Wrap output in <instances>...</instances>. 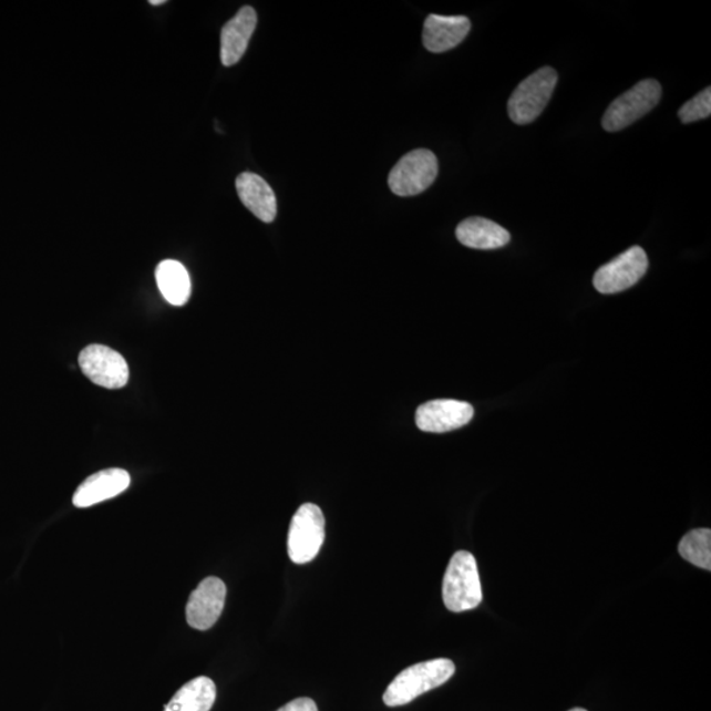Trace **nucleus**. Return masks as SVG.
Returning a JSON list of instances; mask_svg holds the SVG:
<instances>
[{"label": "nucleus", "instance_id": "obj_1", "mask_svg": "<svg viewBox=\"0 0 711 711\" xmlns=\"http://www.w3.org/2000/svg\"><path fill=\"white\" fill-rule=\"evenodd\" d=\"M455 671L456 667L450 659H434L411 666L388 687L383 702L390 708L408 705L418 697L445 684Z\"/></svg>", "mask_w": 711, "mask_h": 711}, {"label": "nucleus", "instance_id": "obj_2", "mask_svg": "<svg viewBox=\"0 0 711 711\" xmlns=\"http://www.w3.org/2000/svg\"><path fill=\"white\" fill-rule=\"evenodd\" d=\"M443 601L453 612L473 610L483 602L477 561L468 550H457L451 557L443 580Z\"/></svg>", "mask_w": 711, "mask_h": 711}, {"label": "nucleus", "instance_id": "obj_3", "mask_svg": "<svg viewBox=\"0 0 711 711\" xmlns=\"http://www.w3.org/2000/svg\"><path fill=\"white\" fill-rule=\"evenodd\" d=\"M557 85L555 69L545 66L523 80L507 103L508 116L515 124L533 123L545 111Z\"/></svg>", "mask_w": 711, "mask_h": 711}, {"label": "nucleus", "instance_id": "obj_4", "mask_svg": "<svg viewBox=\"0 0 711 711\" xmlns=\"http://www.w3.org/2000/svg\"><path fill=\"white\" fill-rule=\"evenodd\" d=\"M661 100V86L657 80H643L617 97L602 118V127L617 132L629 127L658 106Z\"/></svg>", "mask_w": 711, "mask_h": 711}, {"label": "nucleus", "instance_id": "obj_5", "mask_svg": "<svg viewBox=\"0 0 711 711\" xmlns=\"http://www.w3.org/2000/svg\"><path fill=\"white\" fill-rule=\"evenodd\" d=\"M326 538V519L320 507L305 504L298 508L290 523L288 553L296 564L316 559Z\"/></svg>", "mask_w": 711, "mask_h": 711}, {"label": "nucleus", "instance_id": "obj_6", "mask_svg": "<svg viewBox=\"0 0 711 711\" xmlns=\"http://www.w3.org/2000/svg\"><path fill=\"white\" fill-rule=\"evenodd\" d=\"M437 158L429 150H415L404 155L389 174V186L399 197H414L427 190L437 177Z\"/></svg>", "mask_w": 711, "mask_h": 711}, {"label": "nucleus", "instance_id": "obj_7", "mask_svg": "<svg viewBox=\"0 0 711 711\" xmlns=\"http://www.w3.org/2000/svg\"><path fill=\"white\" fill-rule=\"evenodd\" d=\"M648 257L643 248L631 247L596 271L592 284L601 295H616L637 285L646 275Z\"/></svg>", "mask_w": 711, "mask_h": 711}, {"label": "nucleus", "instance_id": "obj_8", "mask_svg": "<svg viewBox=\"0 0 711 711\" xmlns=\"http://www.w3.org/2000/svg\"><path fill=\"white\" fill-rule=\"evenodd\" d=\"M81 371L97 387L121 389L127 385L130 371L121 353L109 347L93 344L85 348L79 358Z\"/></svg>", "mask_w": 711, "mask_h": 711}, {"label": "nucleus", "instance_id": "obj_9", "mask_svg": "<svg viewBox=\"0 0 711 711\" xmlns=\"http://www.w3.org/2000/svg\"><path fill=\"white\" fill-rule=\"evenodd\" d=\"M226 584L218 577H207L195 589L186 606L187 624L195 630L212 629L225 609Z\"/></svg>", "mask_w": 711, "mask_h": 711}, {"label": "nucleus", "instance_id": "obj_10", "mask_svg": "<svg viewBox=\"0 0 711 711\" xmlns=\"http://www.w3.org/2000/svg\"><path fill=\"white\" fill-rule=\"evenodd\" d=\"M474 415L471 403L455 400H435L418 408L415 422L424 432L443 434L466 426Z\"/></svg>", "mask_w": 711, "mask_h": 711}, {"label": "nucleus", "instance_id": "obj_11", "mask_svg": "<svg viewBox=\"0 0 711 711\" xmlns=\"http://www.w3.org/2000/svg\"><path fill=\"white\" fill-rule=\"evenodd\" d=\"M131 485L128 472L118 468L104 470L93 474L80 485L73 496L75 507L85 508L114 498Z\"/></svg>", "mask_w": 711, "mask_h": 711}, {"label": "nucleus", "instance_id": "obj_12", "mask_svg": "<svg viewBox=\"0 0 711 711\" xmlns=\"http://www.w3.org/2000/svg\"><path fill=\"white\" fill-rule=\"evenodd\" d=\"M257 13L246 6L223 27L220 37V59L225 66H234L246 53L250 38L256 30Z\"/></svg>", "mask_w": 711, "mask_h": 711}, {"label": "nucleus", "instance_id": "obj_13", "mask_svg": "<svg viewBox=\"0 0 711 711\" xmlns=\"http://www.w3.org/2000/svg\"><path fill=\"white\" fill-rule=\"evenodd\" d=\"M471 31L466 17L430 16L424 22L423 44L432 53L451 51L462 44Z\"/></svg>", "mask_w": 711, "mask_h": 711}, {"label": "nucleus", "instance_id": "obj_14", "mask_svg": "<svg viewBox=\"0 0 711 711\" xmlns=\"http://www.w3.org/2000/svg\"><path fill=\"white\" fill-rule=\"evenodd\" d=\"M236 190L243 205L264 223H271L277 216V198L267 181L255 173H241L236 178Z\"/></svg>", "mask_w": 711, "mask_h": 711}, {"label": "nucleus", "instance_id": "obj_15", "mask_svg": "<svg viewBox=\"0 0 711 711\" xmlns=\"http://www.w3.org/2000/svg\"><path fill=\"white\" fill-rule=\"evenodd\" d=\"M456 237L463 246L473 249H498L507 246L512 236L504 227L490 219L473 218L460 223L456 228Z\"/></svg>", "mask_w": 711, "mask_h": 711}, {"label": "nucleus", "instance_id": "obj_16", "mask_svg": "<svg viewBox=\"0 0 711 711\" xmlns=\"http://www.w3.org/2000/svg\"><path fill=\"white\" fill-rule=\"evenodd\" d=\"M215 700L214 681L200 676L181 688L164 711H210Z\"/></svg>", "mask_w": 711, "mask_h": 711}, {"label": "nucleus", "instance_id": "obj_17", "mask_svg": "<svg viewBox=\"0 0 711 711\" xmlns=\"http://www.w3.org/2000/svg\"><path fill=\"white\" fill-rule=\"evenodd\" d=\"M156 280L159 291L171 305L184 306L189 301L192 282L183 264L174 260L163 261L156 269Z\"/></svg>", "mask_w": 711, "mask_h": 711}, {"label": "nucleus", "instance_id": "obj_18", "mask_svg": "<svg viewBox=\"0 0 711 711\" xmlns=\"http://www.w3.org/2000/svg\"><path fill=\"white\" fill-rule=\"evenodd\" d=\"M679 553L693 566L711 570V529L697 528L681 539Z\"/></svg>", "mask_w": 711, "mask_h": 711}, {"label": "nucleus", "instance_id": "obj_19", "mask_svg": "<svg viewBox=\"0 0 711 711\" xmlns=\"http://www.w3.org/2000/svg\"><path fill=\"white\" fill-rule=\"evenodd\" d=\"M711 114V89L703 90L679 110V117L684 124L699 122Z\"/></svg>", "mask_w": 711, "mask_h": 711}, {"label": "nucleus", "instance_id": "obj_20", "mask_svg": "<svg viewBox=\"0 0 711 711\" xmlns=\"http://www.w3.org/2000/svg\"><path fill=\"white\" fill-rule=\"evenodd\" d=\"M277 711H318V707L317 703L308 699V697H302V699L286 703L285 707Z\"/></svg>", "mask_w": 711, "mask_h": 711}, {"label": "nucleus", "instance_id": "obj_21", "mask_svg": "<svg viewBox=\"0 0 711 711\" xmlns=\"http://www.w3.org/2000/svg\"><path fill=\"white\" fill-rule=\"evenodd\" d=\"M152 6H162L165 4V0H151L150 2Z\"/></svg>", "mask_w": 711, "mask_h": 711}, {"label": "nucleus", "instance_id": "obj_22", "mask_svg": "<svg viewBox=\"0 0 711 711\" xmlns=\"http://www.w3.org/2000/svg\"><path fill=\"white\" fill-rule=\"evenodd\" d=\"M569 711H588V710H585V709H581V708H575V709H571Z\"/></svg>", "mask_w": 711, "mask_h": 711}]
</instances>
